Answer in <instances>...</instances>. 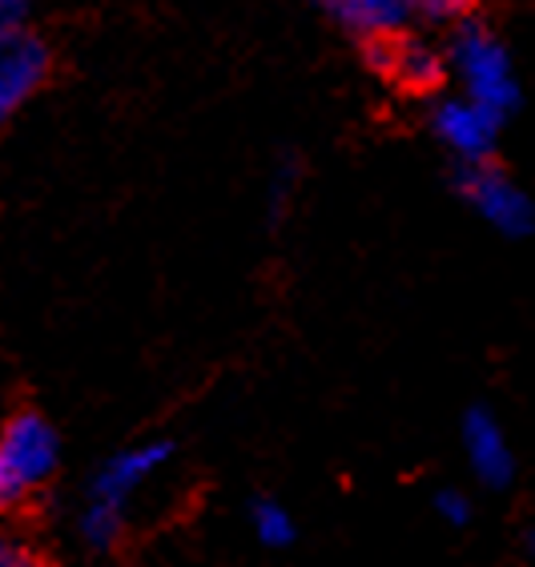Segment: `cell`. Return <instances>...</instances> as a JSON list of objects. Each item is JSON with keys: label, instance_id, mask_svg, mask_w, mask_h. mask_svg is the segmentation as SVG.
<instances>
[{"label": "cell", "instance_id": "obj_15", "mask_svg": "<svg viewBox=\"0 0 535 567\" xmlns=\"http://www.w3.org/2000/svg\"><path fill=\"white\" fill-rule=\"evenodd\" d=\"M399 4H407V9H411V4H419V0H399Z\"/></svg>", "mask_w": 535, "mask_h": 567}, {"label": "cell", "instance_id": "obj_7", "mask_svg": "<svg viewBox=\"0 0 535 567\" xmlns=\"http://www.w3.org/2000/svg\"><path fill=\"white\" fill-rule=\"evenodd\" d=\"M367 56L379 73H387L394 85L411 89V93H431L443 81L447 65L439 49L415 37H382V41H367Z\"/></svg>", "mask_w": 535, "mask_h": 567}, {"label": "cell", "instance_id": "obj_4", "mask_svg": "<svg viewBox=\"0 0 535 567\" xmlns=\"http://www.w3.org/2000/svg\"><path fill=\"white\" fill-rule=\"evenodd\" d=\"M53 73V49L29 24L0 33V130L29 105Z\"/></svg>", "mask_w": 535, "mask_h": 567}, {"label": "cell", "instance_id": "obj_13", "mask_svg": "<svg viewBox=\"0 0 535 567\" xmlns=\"http://www.w3.org/2000/svg\"><path fill=\"white\" fill-rule=\"evenodd\" d=\"M435 507H439V515H443L447 524H467V519H471L467 495H459V492H439Z\"/></svg>", "mask_w": 535, "mask_h": 567}, {"label": "cell", "instance_id": "obj_5", "mask_svg": "<svg viewBox=\"0 0 535 567\" xmlns=\"http://www.w3.org/2000/svg\"><path fill=\"white\" fill-rule=\"evenodd\" d=\"M459 194L467 197L471 206L480 209L500 234H512V238L527 234L535 221V209H532V202H527V194L515 186L503 169H495L492 162L463 165V169H459Z\"/></svg>", "mask_w": 535, "mask_h": 567}, {"label": "cell", "instance_id": "obj_3", "mask_svg": "<svg viewBox=\"0 0 535 567\" xmlns=\"http://www.w3.org/2000/svg\"><path fill=\"white\" fill-rule=\"evenodd\" d=\"M451 69L459 73L467 101L483 105L492 113H512L519 101V85H515L512 56L503 49L500 37L487 24L463 21L451 37Z\"/></svg>", "mask_w": 535, "mask_h": 567}, {"label": "cell", "instance_id": "obj_8", "mask_svg": "<svg viewBox=\"0 0 535 567\" xmlns=\"http://www.w3.org/2000/svg\"><path fill=\"white\" fill-rule=\"evenodd\" d=\"M463 443H467L471 467L487 487H503L512 480V451H507L500 423L487 411H471L467 423H463Z\"/></svg>", "mask_w": 535, "mask_h": 567}, {"label": "cell", "instance_id": "obj_2", "mask_svg": "<svg viewBox=\"0 0 535 567\" xmlns=\"http://www.w3.org/2000/svg\"><path fill=\"white\" fill-rule=\"evenodd\" d=\"M56 471V431L37 411L0 423V507H21Z\"/></svg>", "mask_w": 535, "mask_h": 567}, {"label": "cell", "instance_id": "obj_12", "mask_svg": "<svg viewBox=\"0 0 535 567\" xmlns=\"http://www.w3.org/2000/svg\"><path fill=\"white\" fill-rule=\"evenodd\" d=\"M0 567H49L33 547H24L21 539H0Z\"/></svg>", "mask_w": 535, "mask_h": 567}, {"label": "cell", "instance_id": "obj_1", "mask_svg": "<svg viewBox=\"0 0 535 567\" xmlns=\"http://www.w3.org/2000/svg\"><path fill=\"white\" fill-rule=\"evenodd\" d=\"M169 443H142V447H130L113 455L101 475L93 480V495H89V507L81 515V535H85L93 547H113L121 535V524H125V507L137 495L150 475L165 467L169 458Z\"/></svg>", "mask_w": 535, "mask_h": 567}, {"label": "cell", "instance_id": "obj_11", "mask_svg": "<svg viewBox=\"0 0 535 567\" xmlns=\"http://www.w3.org/2000/svg\"><path fill=\"white\" fill-rule=\"evenodd\" d=\"M475 4H480V0H419V9H423L431 21H463V17H471Z\"/></svg>", "mask_w": 535, "mask_h": 567}, {"label": "cell", "instance_id": "obj_6", "mask_svg": "<svg viewBox=\"0 0 535 567\" xmlns=\"http://www.w3.org/2000/svg\"><path fill=\"white\" fill-rule=\"evenodd\" d=\"M500 125L503 117L492 110H483L475 101L467 97H455V101H443L435 110V133L439 142L447 145L455 157H463V165L471 162H487L500 142Z\"/></svg>", "mask_w": 535, "mask_h": 567}, {"label": "cell", "instance_id": "obj_10", "mask_svg": "<svg viewBox=\"0 0 535 567\" xmlns=\"http://www.w3.org/2000/svg\"><path fill=\"white\" fill-rule=\"evenodd\" d=\"M250 519L266 547H286L295 539V519H290V512L278 499H258L250 507Z\"/></svg>", "mask_w": 535, "mask_h": 567}, {"label": "cell", "instance_id": "obj_9", "mask_svg": "<svg viewBox=\"0 0 535 567\" xmlns=\"http://www.w3.org/2000/svg\"><path fill=\"white\" fill-rule=\"evenodd\" d=\"M318 4L330 12V21L359 33L362 41L399 37L407 21V4H399V0H318Z\"/></svg>", "mask_w": 535, "mask_h": 567}, {"label": "cell", "instance_id": "obj_14", "mask_svg": "<svg viewBox=\"0 0 535 567\" xmlns=\"http://www.w3.org/2000/svg\"><path fill=\"white\" fill-rule=\"evenodd\" d=\"M33 9V0H0V33H9V29H21L24 17Z\"/></svg>", "mask_w": 535, "mask_h": 567}]
</instances>
